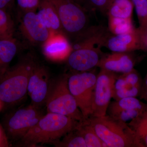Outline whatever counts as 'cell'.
<instances>
[{
  "mask_svg": "<svg viewBox=\"0 0 147 147\" xmlns=\"http://www.w3.org/2000/svg\"><path fill=\"white\" fill-rule=\"evenodd\" d=\"M142 108L139 100L134 97H126L110 103L107 112L109 116H112L121 111L132 109L141 110Z\"/></svg>",
  "mask_w": 147,
  "mask_h": 147,
  "instance_id": "d6986e66",
  "label": "cell"
},
{
  "mask_svg": "<svg viewBox=\"0 0 147 147\" xmlns=\"http://www.w3.org/2000/svg\"><path fill=\"white\" fill-rule=\"evenodd\" d=\"M34 63L32 59L26 58L9 68L0 79V99L4 104H16L25 97Z\"/></svg>",
  "mask_w": 147,
  "mask_h": 147,
  "instance_id": "7a4b0ae2",
  "label": "cell"
},
{
  "mask_svg": "<svg viewBox=\"0 0 147 147\" xmlns=\"http://www.w3.org/2000/svg\"><path fill=\"white\" fill-rule=\"evenodd\" d=\"M43 115L40 108L31 104L7 116L4 123L5 130L13 140H21Z\"/></svg>",
  "mask_w": 147,
  "mask_h": 147,
  "instance_id": "ba28073f",
  "label": "cell"
},
{
  "mask_svg": "<svg viewBox=\"0 0 147 147\" xmlns=\"http://www.w3.org/2000/svg\"><path fill=\"white\" fill-rule=\"evenodd\" d=\"M68 76L64 75L54 82H51L45 103L47 113L63 115L82 123L87 119L79 110L76 100L69 88Z\"/></svg>",
  "mask_w": 147,
  "mask_h": 147,
  "instance_id": "3957f363",
  "label": "cell"
},
{
  "mask_svg": "<svg viewBox=\"0 0 147 147\" xmlns=\"http://www.w3.org/2000/svg\"><path fill=\"white\" fill-rule=\"evenodd\" d=\"M98 136L107 147H125L131 145L130 130L126 123L109 115L88 119Z\"/></svg>",
  "mask_w": 147,
  "mask_h": 147,
  "instance_id": "277c9868",
  "label": "cell"
},
{
  "mask_svg": "<svg viewBox=\"0 0 147 147\" xmlns=\"http://www.w3.org/2000/svg\"><path fill=\"white\" fill-rule=\"evenodd\" d=\"M18 7L23 12L36 11L37 10L40 0H16Z\"/></svg>",
  "mask_w": 147,
  "mask_h": 147,
  "instance_id": "cb8c5ba5",
  "label": "cell"
},
{
  "mask_svg": "<svg viewBox=\"0 0 147 147\" xmlns=\"http://www.w3.org/2000/svg\"><path fill=\"white\" fill-rule=\"evenodd\" d=\"M79 123L67 116L47 113L21 139V143L30 147L39 144L53 145L76 128Z\"/></svg>",
  "mask_w": 147,
  "mask_h": 147,
  "instance_id": "6da1fadb",
  "label": "cell"
},
{
  "mask_svg": "<svg viewBox=\"0 0 147 147\" xmlns=\"http://www.w3.org/2000/svg\"><path fill=\"white\" fill-rule=\"evenodd\" d=\"M129 53L113 52L101 57L97 67L115 72L128 73L133 69L134 61Z\"/></svg>",
  "mask_w": 147,
  "mask_h": 147,
  "instance_id": "9a60e30c",
  "label": "cell"
},
{
  "mask_svg": "<svg viewBox=\"0 0 147 147\" xmlns=\"http://www.w3.org/2000/svg\"><path fill=\"white\" fill-rule=\"evenodd\" d=\"M117 78L115 72L100 69L96 77L91 117H97L106 115Z\"/></svg>",
  "mask_w": 147,
  "mask_h": 147,
  "instance_id": "30bf717a",
  "label": "cell"
},
{
  "mask_svg": "<svg viewBox=\"0 0 147 147\" xmlns=\"http://www.w3.org/2000/svg\"><path fill=\"white\" fill-rule=\"evenodd\" d=\"M14 24L6 9H0V39L13 38Z\"/></svg>",
  "mask_w": 147,
  "mask_h": 147,
  "instance_id": "7402d4cb",
  "label": "cell"
},
{
  "mask_svg": "<svg viewBox=\"0 0 147 147\" xmlns=\"http://www.w3.org/2000/svg\"><path fill=\"white\" fill-rule=\"evenodd\" d=\"M105 47L113 52L129 53L136 50H147V42L139 28L124 34H111L106 40Z\"/></svg>",
  "mask_w": 147,
  "mask_h": 147,
  "instance_id": "7c38bea8",
  "label": "cell"
},
{
  "mask_svg": "<svg viewBox=\"0 0 147 147\" xmlns=\"http://www.w3.org/2000/svg\"><path fill=\"white\" fill-rule=\"evenodd\" d=\"M76 127L53 145L57 147H87L84 138Z\"/></svg>",
  "mask_w": 147,
  "mask_h": 147,
  "instance_id": "ffe728a7",
  "label": "cell"
},
{
  "mask_svg": "<svg viewBox=\"0 0 147 147\" xmlns=\"http://www.w3.org/2000/svg\"><path fill=\"white\" fill-rule=\"evenodd\" d=\"M76 128L84 138L87 147H107L98 136L88 119L85 121L79 123Z\"/></svg>",
  "mask_w": 147,
  "mask_h": 147,
  "instance_id": "ac0fdd59",
  "label": "cell"
},
{
  "mask_svg": "<svg viewBox=\"0 0 147 147\" xmlns=\"http://www.w3.org/2000/svg\"><path fill=\"white\" fill-rule=\"evenodd\" d=\"M97 75L92 71H83L68 76L69 90L86 119L92 113L94 92Z\"/></svg>",
  "mask_w": 147,
  "mask_h": 147,
  "instance_id": "8992f818",
  "label": "cell"
},
{
  "mask_svg": "<svg viewBox=\"0 0 147 147\" xmlns=\"http://www.w3.org/2000/svg\"><path fill=\"white\" fill-rule=\"evenodd\" d=\"M4 105V104L3 102V101L0 99V112L2 110Z\"/></svg>",
  "mask_w": 147,
  "mask_h": 147,
  "instance_id": "f546056e",
  "label": "cell"
},
{
  "mask_svg": "<svg viewBox=\"0 0 147 147\" xmlns=\"http://www.w3.org/2000/svg\"><path fill=\"white\" fill-rule=\"evenodd\" d=\"M17 50V43L13 38L0 39V79L9 69Z\"/></svg>",
  "mask_w": 147,
  "mask_h": 147,
  "instance_id": "e0dca14e",
  "label": "cell"
},
{
  "mask_svg": "<svg viewBox=\"0 0 147 147\" xmlns=\"http://www.w3.org/2000/svg\"><path fill=\"white\" fill-rule=\"evenodd\" d=\"M37 14L52 33L63 32L57 12L49 0H40Z\"/></svg>",
  "mask_w": 147,
  "mask_h": 147,
  "instance_id": "2e32d148",
  "label": "cell"
},
{
  "mask_svg": "<svg viewBox=\"0 0 147 147\" xmlns=\"http://www.w3.org/2000/svg\"><path fill=\"white\" fill-rule=\"evenodd\" d=\"M57 12L63 31L77 36L87 28L88 18L80 5L72 0H49Z\"/></svg>",
  "mask_w": 147,
  "mask_h": 147,
  "instance_id": "52a82bcc",
  "label": "cell"
},
{
  "mask_svg": "<svg viewBox=\"0 0 147 147\" xmlns=\"http://www.w3.org/2000/svg\"><path fill=\"white\" fill-rule=\"evenodd\" d=\"M9 146L8 138L5 133V130L0 124V147Z\"/></svg>",
  "mask_w": 147,
  "mask_h": 147,
  "instance_id": "4316f807",
  "label": "cell"
},
{
  "mask_svg": "<svg viewBox=\"0 0 147 147\" xmlns=\"http://www.w3.org/2000/svg\"><path fill=\"white\" fill-rule=\"evenodd\" d=\"M134 7L131 0H111L106 14L108 29L115 35L134 30L132 16Z\"/></svg>",
  "mask_w": 147,
  "mask_h": 147,
  "instance_id": "9c48e42d",
  "label": "cell"
},
{
  "mask_svg": "<svg viewBox=\"0 0 147 147\" xmlns=\"http://www.w3.org/2000/svg\"><path fill=\"white\" fill-rule=\"evenodd\" d=\"M72 50V45L63 32L51 34L49 38L42 44L43 55L53 61L67 60Z\"/></svg>",
  "mask_w": 147,
  "mask_h": 147,
  "instance_id": "5bb4252c",
  "label": "cell"
},
{
  "mask_svg": "<svg viewBox=\"0 0 147 147\" xmlns=\"http://www.w3.org/2000/svg\"><path fill=\"white\" fill-rule=\"evenodd\" d=\"M138 93L136 86H132L127 84L125 88L113 92V97L115 100H118L124 98L134 97Z\"/></svg>",
  "mask_w": 147,
  "mask_h": 147,
  "instance_id": "603a6c76",
  "label": "cell"
},
{
  "mask_svg": "<svg viewBox=\"0 0 147 147\" xmlns=\"http://www.w3.org/2000/svg\"><path fill=\"white\" fill-rule=\"evenodd\" d=\"M95 8L103 13H106L110 5L111 0H88Z\"/></svg>",
  "mask_w": 147,
  "mask_h": 147,
  "instance_id": "d4e9b609",
  "label": "cell"
},
{
  "mask_svg": "<svg viewBox=\"0 0 147 147\" xmlns=\"http://www.w3.org/2000/svg\"><path fill=\"white\" fill-rule=\"evenodd\" d=\"M77 40L67 59L69 66L79 72L88 71L97 67L101 57L102 46L100 40L92 36L83 37Z\"/></svg>",
  "mask_w": 147,
  "mask_h": 147,
  "instance_id": "5b68a950",
  "label": "cell"
},
{
  "mask_svg": "<svg viewBox=\"0 0 147 147\" xmlns=\"http://www.w3.org/2000/svg\"><path fill=\"white\" fill-rule=\"evenodd\" d=\"M122 76L126 81L127 84L130 86L137 85L139 80V77L137 74L134 71V69L128 73L123 74Z\"/></svg>",
  "mask_w": 147,
  "mask_h": 147,
  "instance_id": "484cf974",
  "label": "cell"
},
{
  "mask_svg": "<svg viewBox=\"0 0 147 147\" xmlns=\"http://www.w3.org/2000/svg\"><path fill=\"white\" fill-rule=\"evenodd\" d=\"M74 1L76 3L78 4L81 5V4L84 1V0H72Z\"/></svg>",
  "mask_w": 147,
  "mask_h": 147,
  "instance_id": "f1b7e54d",
  "label": "cell"
},
{
  "mask_svg": "<svg viewBox=\"0 0 147 147\" xmlns=\"http://www.w3.org/2000/svg\"><path fill=\"white\" fill-rule=\"evenodd\" d=\"M136 10L139 23L138 27L144 39L147 42V0H131Z\"/></svg>",
  "mask_w": 147,
  "mask_h": 147,
  "instance_id": "44dd1931",
  "label": "cell"
},
{
  "mask_svg": "<svg viewBox=\"0 0 147 147\" xmlns=\"http://www.w3.org/2000/svg\"><path fill=\"white\" fill-rule=\"evenodd\" d=\"M24 13L20 25L22 33L32 43L43 44L49 38L52 32L40 20L36 11Z\"/></svg>",
  "mask_w": 147,
  "mask_h": 147,
  "instance_id": "4fadbf2b",
  "label": "cell"
},
{
  "mask_svg": "<svg viewBox=\"0 0 147 147\" xmlns=\"http://www.w3.org/2000/svg\"><path fill=\"white\" fill-rule=\"evenodd\" d=\"M145 142H146V144L147 146V134L145 137Z\"/></svg>",
  "mask_w": 147,
  "mask_h": 147,
  "instance_id": "4dcf8cb0",
  "label": "cell"
},
{
  "mask_svg": "<svg viewBox=\"0 0 147 147\" xmlns=\"http://www.w3.org/2000/svg\"><path fill=\"white\" fill-rule=\"evenodd\" d=\"M146 84L147 85V80H146Z\"/></svg>",
  "mask_w": 147,
  "mask_h": 147,
  "instance_id": "1f68e13d",
  "label": "cell"
},
{
  "mask_svg": "<svg viewBox=\"0 0 147 147\" xmlns=\"http://www.w3.org/2000/svg\"><path fill=\"white\" fill-rule=\"evenodd\" d=\"M14 0H0V9H7L13 3Z\"/></svg>",
  "mask_w": 147,
  "mask_h": 147,
  "instance_id": "83f0119b",
  "label": "cell"
},
{
  "mask_svg": "<svg viewBox=\"0 0 147 147\" xmlns=\"http://www.w3.org/2000/svg\"><path fill=\"white\" fill-rule=\"evenodd\" d=\"M51 82L49 72L45 67L35 63L30 75L28 93L32 105L40 108L45 105Z\"/></svg>",
  "mask_w": 147,
  "mask_h": 147,
  "instance_id": "8fae6325",
  "label": "cell"
}]
</instances>
